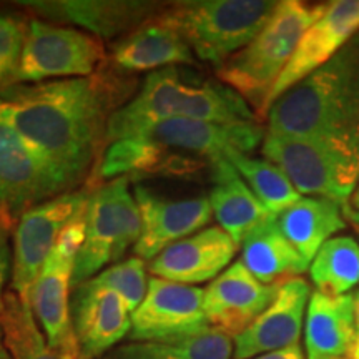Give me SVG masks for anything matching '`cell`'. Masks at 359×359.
<instances>
[{"label":"cell","mask_w":359,"mask_h":359,"mask_svg":"<svg viewBox=\"0 0 359 359\" xmlns=\"http://www.w3.org/2000/svg\"><path fill=\"white\" fill-rule=\"evenodd\" d=\"M87 206V205H85ZM85 238V208L72 219L30 291L29 304L50 348L60 359H80L70 316L75 259Z\"/></svg>","instance_id":"52a82bcc"},{"label":"cell","mask_w":359,"mask_h":359,"mask_svg":"<svg viewBox=\"0 0 359 359\" xmlns=\"http://www.w3.org/2000/svg\"><path fill=\"white\" fill-rule=\"evenodd\" d=\"M62 193H69L64 180L0 118V226L13 233L27 210Z\"/></svg>","instance_id":"30bf717a"},{"label":"cell","mask_w":359,"mask_h":359,"mask_svg":"<svg viewBox=\"0 0 359 359\" xmlns=\"http://www.w3.org/2000/svg\"><path fill=\"white\" fill-rule=\"evenodd\" d=\"M30 17L15 12H0V97L20 85V65L24 55Z\"/></svg>","instance_id":"4dcf8cb0"},{"label":"cell","mask_w":359,"mask_h":359,"mask_svg":"<svg viewBox=\"0 0 359 359\" xmlns=\"http://www.w3.org/2000/svg\"><path fill=\"white\" fill-rule=\"evenodd\" d=\"M160 12L111 45L109 60L115 69L132 75L195 64V55L185 39Z\"/></svg>","instance_id":"7402d4cb"},{"label":"cell","mask_w":359,"mask_h":359,"mask_svg":"<svg viewBox=\"0 0 359 359\" xmlns=\"http://www.w3.org/2000/svg\"><path fill=\"white\" fill-rule=\"evenodd\" d=\"M330 2L309 4L283 0L262 32L217 69L219 82L245 98L259 120L266 118V103L304 32Z\"/></svg>","instance_id":"3957f363"},{"label":"cell","mask_w":359,"mask_h":359,"mask_svg":"<svg viewBox=\"0 0 359 359\" xmlns=\"http://www.w3.org/2000/svg\"><path fill=\"white\" fill-rule=\"evenodd\" d=\"M343 210H344V218H346V222H351L354 226L359 228V212L348 208V206H344Z\"/></svg>","instance_id":"f35d334b"},{"label":"cell","mask_w":359,"mask_h":359,"mask_svg":"<svg viewBox=\"0 0 359 359\" xmlns=\"http://www.w3.org/2000/svg\"><path fill=\"white\" fill-rule=\"evenodd\" d=\"M236 250L238 245L226 231L206 226L161 251L148 263V271L161 280L195 286L222 275Z\"/></svg>","instance_id":"ffe728a7"},{"label":"cell","mask_w":359,"mask_h":359,"mask_svg":"<svg viewBox=\"0 0 359 359\" xmlns=\"http://www.w3.org/2000/svg\"><path fill=\"white\" fill-rule=\"evenodd\" d=\"M35 19L55 25H75L102 40L122 39L143 22L163 11L167 2L140 0H48L17 2Z\"/></svg>","instance_id":"7c38bea8"},{"label":"cell","mask_w":359,"mask_h":359,"mask_svg":"<svg viewBox=\"0 0 359 359\" xmlns=\"http://www.w3.org/2000/svg\"><path fill=\"white\" fill-rule=\"evenodd\" d=\"M240 246L241 263L264 285H280L291 278L302 276L309 269V264L283 235L276 217L258 224Z\"/></svg>","instance_id":"484cf974"},{"label":"cell","mask_w":359,"mask_h":359,"mask_svg":"<svg viewBox=\"0 0 359 359\" xmlns=\"http://www.w3.org/2000/svg\"><path fill=\"white\" fill-rule=\"evenodd\" d=\"M266 132L311 137L359 127V32L336 55L273 103Z\"/></svg>","instance_id":"7a4b0ae2"},{"label":"cell","mask_w":359,"mask_h":359,"mask_svg":"<svg viewBox=\"0 0 359 359\" xmlns=\"http://www.w3.org/2000/svg\"><path fill=\"white\" fill-rule=\"evenodd\" d=\"M105 359H177L161 343H132L114 349Z\"/></svg>","instance_id":"836d02e7"},{"label":"cell","mask_w":359,"mask_h":359,"mask_svg":"<svg viewBox=\"0 0 359 359\" xmlns=\"http://www.w3.org/2000/svg\"><path fill=\"white\" fill-rule=\"evenodd\" d=\"M178 116L219 125L259 122L257 114L240 93L212 80L187 83Z\"/></svg>","instance_id":"4316f807"},{"label":"cell","mask_w":359,"mask_h":359,"mask_svg":"<svg viewBox=\"0 0 359 359\" xmlns=\"http://www.w3.org/2000/svg\"><path fill=\"white\" fill-rule=\"evenodd\" d=\"M280 285L258 281L241 259L231 263L205 290L206 321L235 338L271 304Z\"/></svg>","instance_id":"d6986e66"},{"label":"cell","mask_w":359,"mask_h":359,"mask_svg":"<svg viewBox=\"0 0 359 359\" xmlns=\"http://www.w3.org/2000/svg\"><path fill=\"white\" fill-rule=\"evenodd\" d=\"M212 172V190L208 200L218 226L233 238L240 246L250 231L266 222L273 215L259 203L255 193L250 190L241 175L230 163L226 156L210 161Z\"/></svg>","instance_id":"cb8c5ba5"},{"label":"cell","mask_w":359,"mask_h":359,"mask_svg":"<svg viewBox=\"0 0 359 359\" xmlns=\"http://www.w3.org/2000/svg\"><path fill=\"white\" fill-rule=\"evenodd\" d=\"M262 154L286 173L302 196L346 206L359 183V127L311 137L266 132Z\"/></svg>","instance_id":"277c9868"},{"label":"cell","mask_w":359,"mask_h":359,"mask_svg":"<svg viewBox=\"0 0 359 359\" xmlns=\"http://www.w3.org/2000/svg\"><path fill=\"white\" fill-rule=\"evenodd\" d=\"M253 359H306L303 353L302 344H294V346H290L286 349H280V351H273L268 354H262V356H257Z\"/></svg>","instance_id":"d590c367"},{"label":"cell","mask_w":359,"mask_h":359,"mask_svg":"<svg viewBox=\"0 0 359 359\" xmlns=\"http://www.w3.org/2000/svg\"><path fill=\"white\" fill-rule=\"evenodd\" d=\"M187 83L178 67L148 74L137 95L111 115L105 148L114 142L140 137L163 120L178 116Z\"/></svg>","instance_id":"44dd1931"},{"label":"cell","mask_w":359,"mask_h":359,"mask_svg":"<svg viewBox=\"0 0 359 359\" xmlns=\"http://www.w3.org/2000/svg\"><path fill=\"white\" fill-rule=\"evenodd\" d=\"M359 32V0L330 2L326 12L304 32L266 103V115L283 93L321 69Z\"/></svg>","instance_id":"4fadbf2b"},{"label":"cell","mask_w":359,"mask_h":359,"mask_svg":"<svg viewBox=\"0 0 359 359\" xmlns=\"http://www.w3.org/2000/svg\"><path fill=\"white\" fill-rule=\"evenodd\" d=\"M137 80L107 58L90 77L17 85L0 97V118L75 191L105 150L111 115L132 100Z\"/></svg>","instance_id":"6da1fadb"},{"label":"cell","mask_w":359,"mask_h":359,"mask_svg":"<svg viewBox=\"0 0 359 359\" xmlns=\"http://www.w3.org/2000/svg\"><path fill=\"white\" fill-rule=\"evenodd\" d=\"M147 269L148 263L133 255V257L122 259V262L110 264L109 268L103 269L92 280L115 291L127 304L130 313H133L145 299L148 290Z\"/></svg>","instance_id":"1f68e13d"},{"label":"cell","mask_w":359,"mask_h":359,"mask_svg":"<svg viewBox=\"0 0 359 359\" xmlns=\"http://www.w3.org/2000/svg\"><path fill=\"white\" fill-rule=\"evenodd\" d=\"M0 359H12L11 351H8V348L6 344V336H4L2 325H0Z\"/></svg>","instance_id":"74e56055"},{"label":"cell","mask_w":359,"mask_h":359,"mask_svg":"<svg viewBox=\"0 0 359 359\" xmlns=\"http://www.w3.org/2000/svg\"><path fill=\"white\" fill-rule=\"evenodd\" d=\"M161 344L177 359H233L235 353L231 336L212 326Z\"/></svg>","instance_id":"d6a6232c"},{"label":"cell","mask_w":359,"mask_h":359,"mask_svg":"<svg viewBox=\"0 0 359 359\" xmlns=\"http://www.w3.org/2000/svg\"><path fill=\"white\" fill-rule=\"evenodd\" d=\"M12 231L6 226H0V311L4 308V296L8 280H12V263H13V246L11 241Z\"/></svg>","instance_id":"e575fe53"},{"label":"cell","mask_w":359,"mask_h":359,"mask_svg":"<svg viewBox=\"0 0 359 359\" xmlns=\"http://www.w3.org/2000/svg\"><path fill=\"white\" fill-rule=\"evenodd\" d=\"M135 200L142 217V233L133 246L135 257L150 263L168 246L203 230L213 212L206 196L170 200L145 187H135Z\"/></svg>","instance_id":"2e32d148"},{"label":"cell","mask_w":359,"mask_h":359,"mask_svg":"<svg viewBox=\"0 0 359 359\" xmlns=\"http://www.w3.org/2000/svg\"><path fill=\"white\" fill-rule=\"evenodd\" d=\"M356 336L354 294L330 296L314 290L304 318L306 359H349Z\"/></svg>","instance_id":"603a6c76"},{"label":"cell","mask_w":359,"mask_h":359,"mask_svg":"<svg viewBox=\"0 0 359 359\" xmlns=\"http://www.w3.org/2000/svg\"><path fill=\"white\" fill-rule=\"evenodd\" d=\"M346 206H348V208L356 210V212H359V183H358L356 190H354V193H353L351 200H349V203Z\"/></svg>","instance_id":"ab89813d"},{"label":"cell","mask_w":359,"mask_h":359,"mask_svg":"<svg viewBox=\"0 0 359 359\" xmlns=\"http://www.w3.org/2000/svg\"><path fill=\"white\" fill-rule=\"evenodd\" d=\"M354 302H356V336H354V344L349 359H359V291L354 294Z\"/></svg>","instance_id":"8d00e7d4"},{"label":"cell","mask_w":359,"mask_h":359,"mask_svg":"<svg viewBox=\"0 0 359 359\" xmlns=\"http://www.w3.org/2000/svg\"><path fill=\"white\" fill-rule=\"evenodd\" d=\"M226 158L241 175L259 203L273 217H278L302 198L286 173L273 161L240 154V151H230Z\"/></svg>","instance_id":"f1b7e54d"},{"label":"cell","mask_w":359,"mask_h":359,"mask_svg":"<svg viewBox=\"0 0 359 359\" xmlns=\"http://www.w3.org/2000/svg\"><path fill=\"white\" fill-rule=\"evenodd\" d=\"M311 288L304 278L283 281L271 304L233 338V359H253L299 343Z\"/></svg>","instance_id":"ac0fdd59"},{"label":"cell","mask_w":359,"mask_h":359,"mask_svg":"<svg viewBox=\"0 0 359 359\" xmlns=\"http://www.w3.org/2000/svg\"><path fill=\"white\" fill-rule=\"evenodd\" d=\"M309 278L320 293L349 294L359 285V241L351 235L326 241L309 264Z\"/></svg>","instance_id":"83f0119b"},{"label":"cell","mask_w":359,"mask_h":359,"mask_svg":"<svg viewBox=\"0 0 359 359\" xmlns=\"http://www.w3.org/2000/svg\"><path fill=\"white\" fill-rule=\"evenodd\" d=\"M87 188L75 190L32 206L13 230V263L11 290L29 303L30 291L58 238L87 205Z\"/></svg>","instance_id":"9c48e42d"},{"label":"cell","mask_w":359,"mask_h":359,"mask_svg":"<svg viewBox=\"0 0 359 359\" xmlns=\"http://www.w3.org/2000/svg\"><path fill=\"white\" fill-rule=\"evenodd\" d=\"M70 316L80 359H100L132 331V313L122 298L88 280L72 290Z\"/></svg>","instance_id":"5bb4252c"},{"label":"cell","mask_w":359,"mask_h":359,"mask_svg":"<svg viewBox=\"0 0 359 359\" xmlns=\"http://www.w3.org/2000/svg\"><path fill=\"white\" fill-rule=\"evenodd\" d=\"M103 62H107V52L102 39L74 27L30 17L19 80L20 83H43L52 79L90 77Z\"/></svg>","instance_id":"ba28073f"},{"label":"cell","mask_w":359,"mask_h":359,"mask_svg":"<svg viewBox=\"0 0 359 359\" xmlns=\"http://www.w3.org/2000/svg\"><path fill=\"white\" fill-rule=\"evenodd\" d=\"M88 191L85 238L75 259L74 288L122 262L142 233L140 210L130 191V178H115Z\"/></svg>","instance_id":"8992f818"},{"label":"cell","mask_w":359,"mask_h":359,"mask_svg":"<svg viewBox=\"0 0 359 359\" xmlns=\"http://www.w3.org/2000/svg\"><path fill=\"white\" fill-rule=\"evenodd\" d=\"M205 290L148 278L140 306L132 313L130 339L138 343H167L210 326L205 316Z\"/></svg>","instance_id":"8fae6325"},{"label":"cell","mask_w":359,"mask_h":359,"mask_svg":"<svg viewBox=\"0 0 359 359\" xmlns=\"http://www.w3.org/2000/svg\"><path fill=\"white\" fill-rule=\"evenodd\" d=\"M0 325L12 359H60L45 338L30 304L12 290L4 296Z\"/></svg>","instance_id":"f546056e"},{"label":"cell","mask_w":359,"mask_h":359,"mask_svg":"<svg viewBox=\"0 0 359 359\" xmlns=\"http://www.w3.org/2000/svg\"><path fill=\"white\" fill-rule=\"evenodd\" d=\"M278 6V0H190L168 2L160 15L193 55L219 69L262 32Z\"/></svg>","instance_id":"5b68a950"},{"label":"cell","mask_w":359,"mask_h":359,"mask_svg":"<svg viewBox=\"0 0 359 359\" xmlns=\"http://www.w3.org/2000/svg\"><path fill=\"white\" fill-rule=\"evenodd\" d=\"M210 161L200 156L170 150L147 138H125L107 145L83 188L93 190L102 182L115 178L138 180L142 177L195 178Z\"/></svg>","instance_id":"9a60e30c"},{"label":"cell","mask_w":359,"mask_h":359,"mask_svg":"<svg viewBox=\"0 0 359 359\" xmlns=\"http://www.w3.org/2000/svg\"><path fill=\"white\" fill-rule=\"evenodd\" d=\"M344 206L321 196H302L276 217L278 226L293 248L311 264L321 246L346 230Z\"/></svg>","instance_id":"d4e9b609"},{"label":"cell","mask_w":359,"mask_h":359,"mask_svg":"<svg viewBox=\"0 0 359 359\" xmlns=\"http://www.w3.org/2000/svg\"><path fill=\"white\" fill-rule=\"evenodd\" d=\"M264 135L266 130L263 128L262 122L219 125L173 116L147 130L140 138H147L170 150L212 161L219 156H226L230 151L250 155L262 145Z\"/></svg>","instance_id":"e0dca14e"}]
</instances>
